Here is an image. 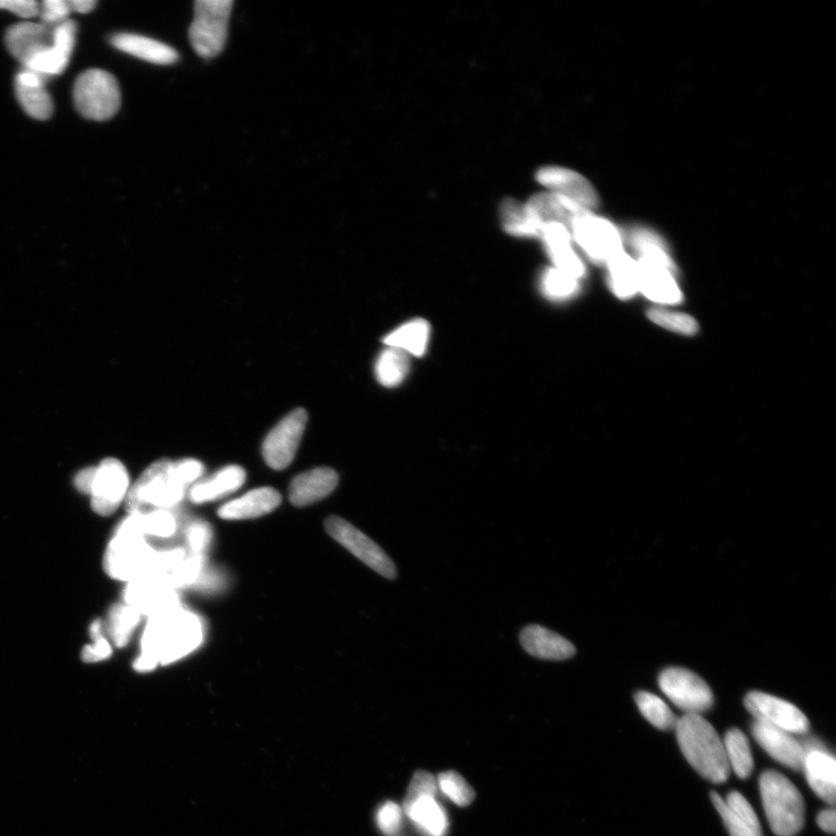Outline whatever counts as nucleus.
<instances>
[{
  "label": "nucleus",
  "instance_id": "obj_1",
  "mask_svg": "<svg viewBox=\"0 0 836 836\" xmlns=\"http://www.w3.org/2000/svg\"><path fill=\"white\" fill-rule=\"evenodd\" d=\"M205 629L201 618L183 607L151 617L141 638V654L134 661L139 673L153 672L198 650L204 643Z\"/></svg>",
  "mask_w": 836,
  "mask_h": 836
},
{
  "label": "nucleus",
  "instance_id": "obj_2",
  "mask_svg": "<svg viewBox=\"0 0 836 836\" xmlns=\"http://www.w3.org/2000/svg\"><path fill=\"white\" fill-rule=\"evenodd\" d=\"M157 547L143 535L138 516L128 514L115 529L104 554V569L110 578L132 582L155 572Z\"/></svg>",
  "mask_w": 836,
  "mask_h": 836
},
{
  "label": "nucleus",
  "instance_id": "obj_3",
  "mask_svg": "<svg viewBox=\"0 0 836 836\" xmlns=\"http://www.w3.org/2000/svg\"><path fill=\"white\" fill-rule=\"evenodd\" d=\"M630 240L639 255V290L659 304H679L682 294L674 277L675 266L665 241L653 230L644 227L633 229Z\"/></svg>",
  "mask_w": 836,
  "mask_h": 836
},
{
  "label": "nucleus",
  "instance_id": "obj_4",
  "mask_svg": "<svg viewBox=\"0 0 836 836\" xmlns=\"http://www.w3.org/2000/svg\"><path fill=\"white\" fill-rule=\"evenodd\" d=\"M675 730L690 766L705 780L716 784L726 782L731 769L724 742L708 720L701 715H686L679 718Z\"/></svg>",
  "mask_w": 836,
  "mask_h": 836
},
{
  "label": "nucleus",
  "instance_id": "obj_5",
  "mask_svg": "<svg viewBox=\"0 0 836 836\" xmlns=\"http://www.w3.org/2000/svg\"><path fill=\"white\" fill-rule=\"evenodd\" d=\"M189 489L180 477L176 461L157 460L129 488L126 499L128 514L172 511L183 502Z\"/></svg>",
  "mask_w": 836,
  "mask_h": 836
},
{
  "label": "nucleus",
  "instance_id": "obj_6",
  "mask_svg": "<svg viewBox=\"0 0 836 836\" xmlns=\"http://www.w3.org/2000/svg\"><path fill=\"white\" fill-rule=\"evenodd\" d=\"M763 807L771 830L777 836H795L804 827V801L795 784L776 770L760 777Z\"/></svg>",
  "mask_w": 836,
  "mask_h": 836
},
{
  "label": "nucleus",
  "instance_id": "obj_7",
  "mask_svg": "<svg viewBox=\"0 0 836 836\" xmlns=\"http://www.w3.org/2000/svg\"><path fill=\"white\" fill-rule=\"evenodd\" d=\"M75 105L84 118L105 121L121 106L120 86L110 72L91 69L79 75L74 88Z\"/></svg>",
  "mask_w": 836,
  "mask_h": 836
},
{
  "label": "nucleus",
  "instance_id": "obj_8",
  "mask_svg": "<svg viewBox=\"0 0 836 836\" xmlns=\"http://www.w3.org/2000/svg\"><path fill=\"white\" fill-rule=\"evenodd\" d=\"M233 5L232 0H198L194 3V20L189 36L199 56L212 59L225 48Z\"/></svg>",
  "mask_w": 836,
  "mask_h": 836
},
{
  "label": "nucleus",
  "instance_id": "obj_9",
  "mask_svg": "<svg viewBox=\"0 0 836 836\" xmlns=\"http://www.w3.org/2000/svg\"><path fill=\"white\" fill-rule=\"evenodd\" d=\"M573 242L595 263L608 264L624 251V237L615 225L595 212L575 218L569 225Z\"/></svg>",
  "mask_w": 836,
  "mask_h": 836
},
{
  "label": "nucleus",
  "instance_id": "obj_10",
  "mask_svg": "<svg viewBox=\"0 0 836 836\" xmlns=\"http://www.w3.org/2000/svg\"><path fill=\"white\" fill-rule=\"evenodd\" d=\"M131 488L127 468L120 460L107 458L92 467L88 488L91 507L99 516H111L126 502Z\"/></svg>",
  "mask_w": 836,
  "mask_h": 836
},
{
  "label": "nucleus",
  "instance_id": "obj_11",
  "mask_svg": "<svg viewBox=\"0 0 836 836\" xmlns=\"http://www.w3.org/2000/svg\"><path fill=\"white\" fill-rule=\"evenodd\" d=\"M659 686L669 701L687 712V715H699L712 708L713 695L710 687L702 677L688 669L670 667L663 670L659 677Z\"/></svg>",
  "mask_w": 836,
  "mask_h": 836
},
{
  "label": "nucleus",
  "instance_id": "obj_12",
  "mask_svg": "<svg viewBox=\"0 0 836 836\" xmlns=\"http://www.w3.org/2000/svg\"><path fill=\"white\" fill-rule=\"evenodd\" d=\"M324 525H326L330 537H333L344 549H347L353 556L372 568L374 572L389 580L396 578L398 572H396L392 559L362 531L338 516L329 517Z\"/></svg>",
  "mask_w": 836,
  "mask_h": 836
},
{
  "label": "nucleus",
  "instance_id": "obj_13",
  "mask_svg": "<svg viewBox=\"0 0 836 836\" xmlns=\"http://www.w3.org/2000/svg\"><path fill=\"white\" fill-rule=\"evenodd\" d=\"M308 415L304 409L293 410L270 431L263 443L266 465L283 471L292 464L304 436Z\"/></svg>",
  "mask_w": 836,
  "mask_h": 836
},
{
  "label": "nucleus",
  "instance_id": "obj_14",
  "mask_svg": "<svg viewBox=\"0 0 836 836\" xmlns=\"http://www.w3.org/2000/svg\"><path fill=\"white\" fill-rule=\"evenodd\" d=\"M536 179L547 192L569 201L583 212H595L600 204L594 185L572 169L549 165L538 170Z\"/></svg>",
  "mask_w": 836,
  "mask_h": 836
},
{
  "label": "nucleus",
  "instance_id": "obj_15",
  "mask_svg": "<svg viewBox=\"0 0 836 836\" xmlns=\"http://www.w3.org/2000/svg\"><path fill=\"white\" fill-rule=\"evenodd\" d=\"M124 603L148 619L182 607L177 589L158 576H146L127 583Z\"/></svg>",
  "mask_w": 836,
  "mask_h": 836
},
{
  "label": "nucleus",
  "instance_id": "obj_16",
  "mask_svg": "<svg viewBox=\"0 0 836 836\" xmlns=\"http://www.w3.org/2000/svg\"><path fill=\"white\" fill-rule=\"evenodd\" d=\"M745 705L755 720L794 734H806L810 730L809 719L794 704L773 695L752 691L745 698Z\"/></svg>",
  "mask_w": 836,
  "mask_h": 836
},
{
  "label": "nucleus",
  "instance_id": "obj_17",
  "mask_svg": "<svg viewBox=\"0 0 836 836\" xmlns=\"http://www.w3.org/2000/svg\"><path fill=\"white\" fill-rule=\"evenodd\" d=\"M752 733L758 744L781 765L803 771L806 748L794 735L766 723L755 722Z\"/></svg>",
  "mask_w": 836,
  "mask_h": 836
},
{
  "label": "nucleus",
  "instance_id": "obj_18",
  "mask_svg": "<svg viewBox=\"0 0 836 836\" xmlns=\"http://www.w3.org/2000/svg\"><path fill=\"white\" fill-rule=\"evenodd\" d=\"M5 43L9 52L26 67L53 46L54 27L42 23L13 25L6 32Z\"/></svg>",
  "mask_w": 836,
  "mask_h": 836
},
{
  "label": "nucleus",
  "instance_id": "obj_19",
  "mask_svg": "<svg viewBox=\"0 0 836 836\" xmlns=\"http://www.w3.org/2000/svg\"><path fill=\"white\" fill-rule=\"evenodd\" d=\"M547 255L551 258L553 268H556L576 279L585 276L586 268L581 257L573 247L571 230L564 223L552 222L546 225L540 233Z\"/></svg>",
  "mask_w": 836,
  "mask_h": 836
},
{
  "label": "nucleus",
  "instance_id": "obj_20",
  "mask_svg": "<svg viewBox=\"0 0 836 836\" xmlns=\"http://www.w3.org/2000/svg\"><path fill=\"white\" fill-rule=\"evenodd\" d=\"M711 801L731 836H763L758 816L740 792L733 791L726 799L711 792Z\"/></svg>",
  "mask_w": 836,
  "mask_h": 836
},
{
  "label": "nucleus",
  "instance_id": "obj_21",
  "mask_svg": "<svg viewBox=\"0 0 836 836\" xmlns=\"http://www.w3.org/2000/svg\"><path fill=\"white\" fill-rule=\"evenodd\" d=\"M76 32V23L69 19L55 26L53 46L24 68L38 72L43 77L62 74L67 69L72 52H74Z\"/></svg>",
  "mask_w": 836,
  "mask_h": 836
},
{
  "label": "nucleus",
  "instance_id": "obj_22",
  "mask_svg": "<svg viewBox=\"0 0 836 836\" xmlns=\"http://www.w3.org/2000/svg\"><path fill=\"white\" fill-rule=\"evenodd\" d=\"M281 501L283 499L275 488H257L239 499L223 504L218 510V515L226 521L254 520L272 513L280 506Z\"/></svg>",
  "mask_w": 836,
  "mask_h": 836
},
{
  "label": "nucleus",
  "instance_id": "obj_23",
  "mask_svg": "<svg viewBox=\"0 0 836 836\" xmlns=\"http://www.w3.org/2000/svg\"><path fill=\"white\" fill-rule=\"evenodd\" d=\"M338 474L329 467H317L301 473L290 485V501L294 507H307L326 499L338 486Z\"/></svg>",
  "mask_w": 836,
  "mask_h": 836
},
{
  "label": "nucleus",
  "instance_id": "obj_24",
  "mask_svg": "<svg viewBox=\"0 0 836 836\" xmlns=\"http://www.w3.org/2000/svg\"><path fill=\"white\" fill-rule=\"evenodd\" d=\"M803 771L811 789L830 805L835 804L836 761L820 745L807 749Z\"/></svg>",
  "mask_w": 836,
  "mask_h": 836
},
{
  "label": "nucleus",
  "instance_id": "obj_25",
  "mask_svg": "<svg viewBox=\"0 0 836 836\" xmlns=\"http://www.w3.org/2000/svg\"><path fill=\"white\" fill-rule=\"evenodd\" d=\"M520 639L526 653L543 660L564 661L576 652L571 641L540 625L526 626Z\"/></svg>",
  "mask_w": 836,
  "mask_h": 836
},
{
  "label": "nucleus",
  "instance_id": "obj_26",
  "mask_svg": "<svg viewBox=\"0 0 836 836\" xmlns=\"http://www.w3.org/2000/svg\"><path fill=\"white\" fill-rule=\"evenodd\" d=\"M45 78L25 68L16 77L18 102L36 120H48L54 112L53 99L46 89Z\"/></svg>",
  "mask_w": 836,
  "mask_h": 836
},
{
  "label": "nucleus",
  "instance_id": "obj_27",
  "mask_svg": "<svg viewBox=\"0 0 836 836\" xmlns=\"http://www.w3.org/2000/svg\"><path fill=\"white\" fill-rule=\"evenodd\" d=\"M114 48L138 59L169 66L178 61L176 50L161 41L147 38V36L133 33L114 34L111 38Z\"/></svg>",
  "mask_w": 836,
  "mask_h": 836
},
{
  "label": "nucleus",
  "instance_id": "obj_28",
  "mask_svg": "<svg viewBox=\"0 0 836 836\" xmlns=\"http://www.w3.org/2000/svg\"><path fill=\"white\" fill-rule=\"evenodd\" d=\"M245 480H247V473L244 468L229 465L215 473L212 478L198 481L189 489L187 496L196 504L213 502L235 493L244 485Z\"/></svg>",
  "mask_w": 836,
  "mask_h": 836
},
{
  "label": "nucleus",
  "instance_id": "obj_29",
  "mask_svg": "<svg viewBox=\"0 0 836 836\" xmlns=\"http://www.w3.org/2000/svg\"><path fill=\"white\" fill-rule=\"evenodd\" d=\"M407 816L428 836H445L448 832V816L435 798L425 797L403 807Z\"/></svg>",
  "mask_w": 836,
  "mask_h": 836
},
{
  "label": "nucleus",
  "instance_id": "obj_30",
  "mask_svg": "<svg viewBox=\"0 0 836 836\" xmlns=\"http://www.w3.org/2000/svg\"><path fill=\"white\" fill-rule=\"evenodd\" d=\"M430 337L428 322L423 320L410 321L385 338L389 348L405 352L406 355L422 356L427 350Z\"/></svg>",
  "mask_w": 836,
  "mask_h": 836
},
{
  "label": "nucleus",
  "instance_id": "obj_31",
  "mask_svg": "<svg viewBox=\"0 0 836 836\" xmlns=\"http://www.w3.org/2000/svg\"><path fill=\"white\" fill-rule=\"evenodd\" d=\"M612 290L621 299L631 298L639 290V268L636 259L625 251L607 264Z\"/></svg>",
  "mask_w": 836,
  "mask_h": 836
},
{
  "label": "nucleus",
  "instance_id": "obj_32",
  "mask_svg": "<svg viewBox=\"0 0 836 836\" xmlns=\"http://www.w3.org/2000/svg\"><path fill=\"white\" fill-rule=\"evenodd\" d=\"M142 616L125 603L114 605L108 614L105 630L108 639L118 648L128 645L141 623Z\"/></svg>",
  "mask_w": 836,
  "mask_h": 836
},
{
  "label": "nucleus",
  "instance_id": "obj_33",
  "mask_svg": "<svg viewBox=\"0 0 836 836\" xmlns=\"http://www.w3.org/2000/svg\"><path fill=\"white\" fill-rule=\"evenodd\" d=\"M502 226L510 235L533 239L542 233V227L532 219L525 205L514 199L504 201L501 206Z\"/></svg>",
  "mask_w": 836,
  "mask_h": 836
},
{
  "label": "nucleus",
  "instance_id": "obj_34",
  "mask_svg": "<svg viewBox=\"0 0 836 836\" xmlns=\"http://www.w3.org/2000/svg\"><path fill=\"white\" fill-rule=\"evenodd\" d=\"M724 746L730 769L745 780L754 769V759L746 735L738 729H732L726 733Z\"/></svg>",
  "mask_w": 836,
  "mask_h": 836
},
{
  "label": "nucleus",
  "instance_id": "obj_35",
  "mask_svg": "<svg viewBox=\"0 0 836 836\" xmlns=\"http://www.w3.org/2000/svg\"><path fill=\"white\" fill-rule=\"evenodd\" d=\"M409 372V357L405 352L388 348L380 353L376 363V377L385 387H395L406 379Z\"/></svg>",
  "mask_w": 836,
  "mask_h": 836
},
{
  "label": "nucleus",
  "instance_id": "obj_36",
  "mask_svg": "<svg viewBox=\"0 0 836 836\" xmlns=\"http://www.w3.org/2000/svg\"><path fill=\"white\" fill-rule=\"evenodd\" d=\"M638 708L643 716L659 730H675L679 718L674 715L669 706L658 696L647 691H640L636 695Z\"/></svg>",
  "mask_w": 836,
  "mask_h": 836
},
{
  "label": "nucleus",
  "instance_id": "obj_37",
  "mask_svg": "<svg viewBox=\"0 0 836 836\" xmlns=\"http://www.w3.org/2000/svg\"><path fill=\"white\" fill-rule=\"evenodd\" d=\"M136 516H138L143 535L150 543L153 539H170L177 533V517L171 510H155L146 514H136Z\"/></svg>",
  "mask_w": 836,
  "mask_h": 836
},
{
  "label": "nucleus",
  "instance_id": "obj_38",
  "mask_svg": "<svg viewBox=\"0 0 836 836\" xmlns=\"http://www.w3.org/2000/svg\"><path fill=\"white\" fill-rule=\"evenodd\" d=\"M540 288L546 298L565 300L574 297L578 292L579 280L556 268H551L543 273Z\"/></svg>",
  "mask_w": 836,
  "mask_h": 836
},
{
  "label": "nucleus",
  "instance_id": "obj_39",
  "mask_svg": "<svg viewBox=\"0 0 836 836\" xmlns=\"http://www.w3.org/2000/svg\"><path fill=\"white\" fill-rule=\"evenodd\" d=\"M438 787L454 804L465 807L474 801L473 789L456 771H446L438 776Z\"/></svg>",
  "mask_w": 836,
  "mask_h": 836
},
{
  "label": "nucleus",
  "instance_id": "obj_40",
  "mask_svg": "<svg viewBox=\"0 0 836 836\" xmlns=\"http://www.w3.org/2000/svg\"><path fill=\"white\" fill-rule=\"evenodd\" d=\"M90 634L93 640V644L84 647L82 653L83 661L88 663H96L110 658L112 655L113 648L111 640L107 637L105 623L102 621L93 622L91 625Z\"/></svg>",
  "mask_w": 836,
  "mask_h": 836
},
{
  "label": "nucleus",
  "instance_id": "obj_41",
  "mask_svg": "<svg viewBox=\"0 0 836 836\" xmlns=\"http://www.w3.org/2000/svg\"><path fill=\"white\" fill-rule=\"evenodd\" d=\"M648 316L659 326L676 331V333L693 335L698 329L693 317L686 314L665 311V309H652Z\"/></svg>",
  "mask_w": 836,
  "mask_h": 836
},
{
  "label": "nucleus",
  "instance_id": "obj_42",
  "mask_svg": "<svg viewBox=\"0 0 836 836\" xmlns=\"http://www.w3.org/2000/svg\"><path fill=\"white\" fill-rule=\"evenodd\" d=\"M212 539L213 530L211 525L205 521H194L187 525L185 529V549L191 554L205 556Z\"/></svg>",
  "mask_w": 836,
  "mask_h": 836
},
{
  "label": "nucleus",
  "instance_id": "obj_43",
  "mask_svg": "<svg viewBox=\"0 0 836 836\" xmlns=\"http://www.w3.org/2000/svg\"><path fill=\"white\" fill-rule=\"evenodd\" d=\"M438 791V783L434 776L428 771H417L412 783L409 785L408 794L405 798L406 807L421 798H435Z\"/></svg>",
  "mask_w": 836,
  "mask_h": 836
},
{
  "label": "nucleus",
  "instance_id": "obj_44",
  "mask_svg": "<svg viewBox=\"0 0 836 836\" xmlns=\"http://www.w3.org/2000/svg\"><path fill=\"white\" fill-rule=\"evenodd\" d=\"M377 824L386 836H396L402 827V809L398 804L387 802L377 813Z\"/></svg>",
  "mask_w": 836,
  "mask_h": 836
},
{
  "label": "nucleus",
  "instance_id": "obj_45",
  "mask_svg": "<svg viewBox=\"0 0 836 836\" xmlns=\"http://www.w3.org/2000/svg\"><path fill=\"white\" fill-rule=\"evenodd\" d=\"M70 13V5L66 0H46L42 3L39 16L42 24L55 27L67 21Z\"/></svg>",
  "mask_w": 836,
  "mask_h": 836
},
{
  "label": "nucleus",
  "instance_id": "obj_46",
  "mask_svg": "<svg viewBox=\"0 0 836 836\" xmlns=\"http://www.w3.org/2000/svg\"><path fill=\"white\" fill-rule=\"evenodd\" d=\"M0 10L10 11L18 17L30 19L39 16L40 6L34 0H0Z\"/></svg>",
  "mask_w": 836,
  "mask_h": 836
},
{
  "label": "nucleus",
  "instance_id": "obj_47",
  "mask_svg": "<svg viewBox=\"0 0 836 836\" xmlns=\"http://www.w3.org/2000/svg\"><path fill=\"white\" fill-rule=\"evenodd\" d=\"M835 810L834 809H827L821 811L817 817V824L827 833H835Z\"/></svg>",
  "mask_w": 836,
  "mask_h": 836
},
{
  "label": "nucleus",
  "instance_id": "obj_48",
  "mask_svg": "<svg viewBox=\"0 0 836 836\" xmlns=\"http://www.w3.org/2000/svg\"><path fill=\"white\" fill-rule=\"evenodd\" d=\"M96 2H91V0H69V5L71 11H75L77 13H90L95 9Z\"/></svg>",
  "mask_w": 836,
  "mask_h": 836
}]
</instances>
